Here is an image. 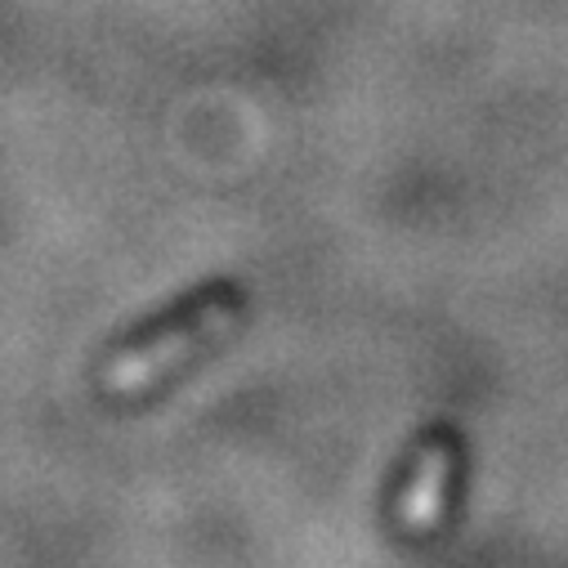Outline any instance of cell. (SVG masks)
<instances>
[{"mask_svg":"<svg viewBox=\"0 0 568 568\" xmlns=\"http://www.w3.org/2000/svg\"><path fill=\"white\" fill-rule=\"evenodd\" d=\"M453 479H457V444H448V439L425 444V453L416 457V466L403 484V497H398V519L407 532H430L444 519Z\"/></svg>","mask_w":568,"mask_h":568,"instance_id":"obj_2","label":"cell"},{"mask_svg":"<svg viewBox=\"0 0 568 568\" xmlns=\"http://www.w3.org/2000/svg\"><path fill=\"white\" fill-rule=\"evenodd\" d=\"M237 323H242V301L233 292H215V296L197 301L184 318H171L153 336L121 349L103 367V389L108 394H144L158 381L189 367L193 358H202L206 349H215L224 336H233Z\"/></svg>","mask_w":568,"mask_h":568,"instance_id":"obj_1","label":"cell"}]
</instances>
